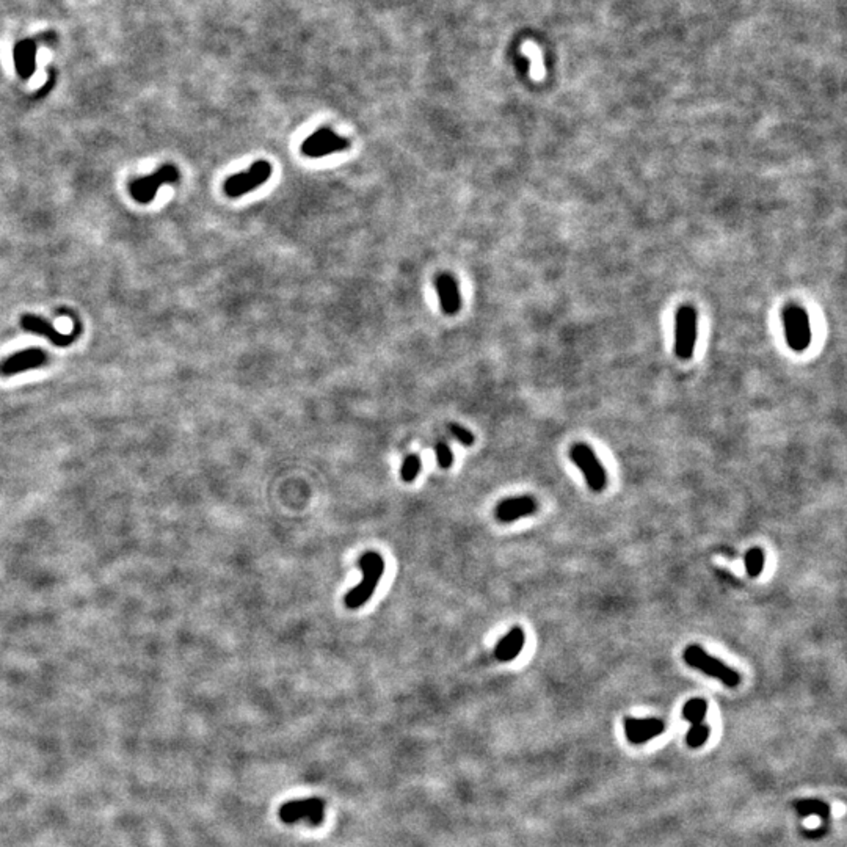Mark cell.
<instances>
[{"label":"cell","instance_id":"21","mask_svg":"<svg viewBox=\"0 0 847 847\" xmlns=\"http://www.w3.org/2000/svg\"><path fill=\"white\" fill-rule=\"evenodd\" d=\"M711 736V727H708V725H701L699 728H690L688 732V736H686V744L690 749H700L706 744V741L710 739Z\"/></svg>","mask_w":847,"mask_h":847},{"label":"cell","instance_id":"7","mask_svg":"<svg viewBox=\"0 0 847 847\" xmlns=\"http://www.w3.org/2000/svg\"><path fill=\"white\" fill-rule=\"evenodd\" d=\"M58 314H66V315H71V317H73V325L74 326H73V331H71V333H60V331L55 330L54 326L47 322V320L38 317V315H32V314L22 315L21 326L25 331H29V333L46 337V339L51 341L54 346H57V347H68L71 344H74V342L77 341V337L80 336L82 325L79 322V319H77L73 313H68V311H65V309H60Z\"/></svg>","mask_w":847,"mask_h":847},{"label":"cell","instance_id":"12","mask_svg":"<svg viewBox=\"0 0 847 847\" xmlns=\"http://www.w3.org/2000/svg\"><path fill=\"white\" fill-rule=\"evenodd\" d=\"M666 730V723L659 719H624V733L631 744L640 745L661 736Z\"/></svg>","mask_w":847,"mask_h":847},{"label":"cell","instance_id":"16","mask_svg":"<svg viewBox=\"0 0 847 847\" xmlns=\"http://www.w3.org/2000/svg\"><path fill=\"white\" fill-rule=\"evenodd\" d=\"M350 140L346 137H339L337 134H335L333 137L326 138V140L317 143V145L313 146L311 149H308V151H304L303 154L309 159H320L325 156H330V154L335 153H341L346 151V149L350 148Z\"/></svg>","mask_w":847,"mask_h":847},{"label":"cell","instance_id":"22","mask_svg":"<svg viewBox=\"0 0 847 847\" xmlns=\"http://www.w3.org/2000/svg\"><path fill=\"white\" fill-rule=\"evenodd\" d=\"M435 452H436V460H438L440 468L442 469H449L453 463V453L451 446L447 444L446 441H436L435 444Z\"/></svg>","mask_w":847,"mask_h":847},{"label":"cell","instance_id":"10","mask_svg":"<svg viewBox=\"0 0 847 847\" xmlns=\"http://www.w3.org/2000/svg\"><path fill=\"white\" fill-rule=\"evenodd\" d=\"M47 364V353L41 348H27V350L16 352L0 363V375L13 376L24 374L27 370L38 369Z\"/></svg>","mask_w":847,"mask_h":847},{"label":"cell","instance_id":"11","mask_svg":"<svg viewBox=\"0 0 847 847\" xmlns=\"http://www.w3.org/2000/svg\"><path fill=\"white\" fill-rule=\"evenodd\" d=\"M539 512V501L530 495L507 497L496 506L495 517L499 523H515L517 519L532 517Z\"/></svg>","mask_w":847,"mask_h":847},{"label":"cell","instance_id":"2","mask_svg":"<svg viewBox=\"0 0 847 847\" xmlns=\"http://www.w3.org/2000/svg\"><path fill=\"white\" fill-rule=\"evenodd\" d=\"M683 659L689 667L700 670V672L714 679H719L722 684L727 686V688L734 689L741 684V675L738 670L727 666V664L722 662L719 657L708 655L700 645L690 644L686 646L683 651Z\"/></svg>","mask_w":847,"mask_h":847},{"label":"cell","instance_id":"13","mask_svg":"<svg viewBox=\"0 0 847 847\" xmlns=\"http://www.w3.org/2000/svg\"><path fill=\"white\" fill-rule=\"evenodd\" d=\"M435 286L438 292L441 311L446 315H455L462 308L460 287H458L457 280L452 275L442 273L436 276Z\"/></svg>","mask_w":847,"mask_h":847},{"label":"cell","instance_id":"9","mask_svg":"<svg viewBox=\"0 0 847 847\" xmlns=\"http://www.w3.org/2000/svg\"><path fill=\"white\" fill-rule=\"evenodd\" d=\"M278 816L284 824H298L304 821L311 827H317L324 822L325 802L319 797L286 802L284 805L280 806Z\"/></svg>","mask_w":847,"mask_h":847},{"label":"cell","instance_id":"4","mask_svg":"<svg viewBox=\"0 0 847 847\" xmlns=\"http://www.w3.org/2000/svg\"><path fill=\"white\" fill-rule=\"evenodd\" d=\"M786 342L794 352H805L811 344V325L806 311L799 304H788L782 313Z\"/></svg>","mask_w":847,"mask_h":847},{"label":"cell","instance_id":"19","mask_svg":"<svg viewBox=\"0 0 847 847\" xmlns=\"http://www.w3.org/2000/svg\"><path fill=\"white\" fill-rule=\"evenodd\" d=\"M744 563H745V572L750 576V578L753 579L760 578L764 569V565H766V554H764V551L760 546H753L745 552Z\"/></svg>","mask_w":847,"mask_h":847},{"label":"cell","instance_id":"14","mask_svg":"<svg viewBox=\"0 0 847 847\" xmlns=\"http://www.w3.org/2000/svg\"><path fill=\"white\" fill-rule=\"evenodd\" d=\"M526 644V634L521 626H513L504 637L497 642L495 657L499 662H512L519 656Z\"/></svg>","mask_w":847,"mask_h":847},{"label":"cell","instance_id":"18","mask_svg":"<svg viewBox=\"0 0 847 847\" xmlns=\"http://www.w3.org/2000/svg\"><path fill=\"white\" fill-rule=\"evenodd\" d=\"M794 806L802 817L819 816L821 819H824V821H827L830 816V806L826 804V802L817 800V799L797 800Z\"/></svg>","mask_w":847,"mask_h":847},{"label":"cell","instance_id":"3","mask_svg":"<svg viewBox=\"0 0 847 847\" xmlns=\"http://www.w3.org/2000/svg\"><path fill=\"white\" fill-rule=\"evenodd\" d=\"M569 460H572L585 477L589 488L595 493H601L607 485L606 469L600 462V458L585 442H574L569 447Z\"/></svg>","mask_w":847,"mask_h":847},{"label":"cell","instance_id":"6","mask_svg":"<svg viewBox=\"0 0 847 847\" xmlns=\"http://www.w3.org/2000/svg\"><path fill=\"white\" fill-rule=\"evenodd\" d=\"M697 336H699V314L690 304H683L677 313V328H675V353L679 359L692 358L695 350Z\"/></svg>","mask_w":847,"mask_h":847},{"label":"cell","instance_id":"20","mask_svg":"<svg viewBox=\"0 0 847 847\" xmlns=\"http://www.w3.org/2000/svg\"><path fill=\"white\" fill-rule=\"evenodd\" d=\"M420 469H422V462H420L419 455H416V453H409V455H407L405 460H403L402 463L400 477L403 482H405V484H413V482L418 479Z\"/></svg>","mask_w":847,"mask_h":847},{"label":"cell","instance_id":"1","mask_svg":"<svg viewBox=\"0 0 847 847\" xmlns=\"http://www.w3.org/2000/svg\"><path fill=\"white\" fill-rule=\"evenodd\" d=\"M359 568L363 572V580L355 589H352L344 598L348 609H359L374 596L381 576L385 574V558L379 552H366L359 558Z\"/></svg>","mask_w":847,"mask_h":847},{"label":"cell","instance_id":"17","mask_svg":"<svg viewBox=\"0 0 847 847\" xmlns=\"http://www.w3.org/2000/svg\"><path fill=\"white\" fill-rule=\"evenodd\" d=\"M708 712V701L705 699H690L684 703L683 706V719L690 722V728H699L705 725V717Z\"/></svg>","mask_w":847,"mask_h":847},{"label":"cell","instance_id":"8","mask_svg":"<svg viewBox=\"0 0 847 847\" xmlns=\"http://www.w3.org/2000/svg\"><path fill=\"white\" fill-rule=\"evenodd\" d=\"M179 179V171L174 165H162L153 174L137 178L129 184L131 196L140 204H149L156 198L159 188L165 184H174Z\"/></svg>","mask_w":847,"mask_h":847},{"label":"cell","instance_id":"23","mask_svg":"<svg viewBox=\"0 0 847 847\" xmlns=\"http://www.w3.org/2000/svg\"><path fill=\"white\" fill-rule=\"evenodd\" d=\"M447 427H449V431L453 438H455L464 447H471L474 444V441H475L474 433H471V430H468L466 427H463V425L457 424V422H451Z\"/></svg>","mask_w":847,"mask_h":847},{"label":"cell","instance_id":"15","mask_svg":"<svg viewBox=\"0 0 847 847\" xmlns=\"http://www.w3.org/2000/svg\"><path fill=\"white\" fill-rule=\"evenodd\" d=\"M13 60L16 73L22 79H30L36 69V43L33 40H22L14 46Z\"/></svg>","mask_w":847,"mask_h":847},{"label":"cell","instance_id":"5","mask_svg":"<svg viewBox=\"0 0 847 847\" xmlns=\"http://www.w3.org/2000/svg\"><path fill=\"white\" fill-rule=\"evenodd\" d=\"M272 173V163L267 162V160H258L247 171H240V173L229 176L225 181L223 190L229 198H239L264 185L270 179Z\"/></svg>","mask_w":847,"mask_h":847}]
</instances>
